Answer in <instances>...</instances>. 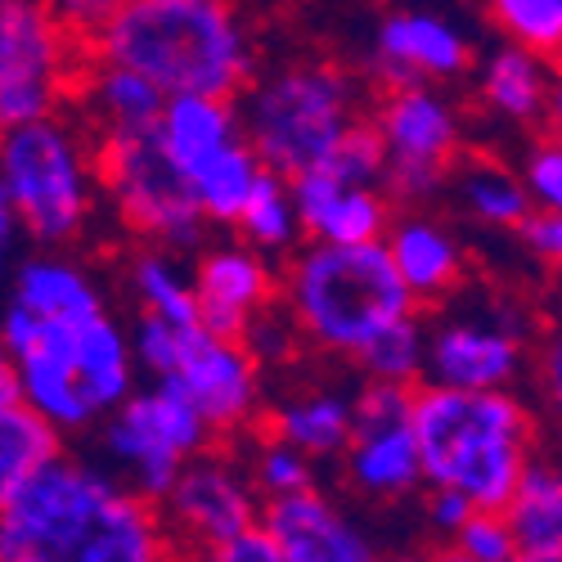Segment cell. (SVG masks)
Masks as SVG:
<instances>
[{
    "mask_svg": "<svg viewBox=\"0 0 562 562\" xmlns=\"http://www.w3.org/2000/svg\"><path fill=\"white\" fill-rule=\"evenodd\" d=\"M0 562H176L158 508L59 450L0 508Z\"/></svg>",
    "mask_w": 562,
    "mask_h": 562,
    "instance_id": "cell-1",
    "label": "cell"
},
{
    "mask_svg": "<svg viewBox=\"0 0 562 562\" xmlns=\"http://www.w3.org/2000/svg\"><path fill=\"white\" fill-rule=\"evenodd\" d=\"M14 401L55 437H81L135 392L131 334L113 311L90 319H36L0 306Z\"/></svg>",
    "mask_w": 562,
    "mask_h": 562,
    "instance_id": "cell-2",
    "label": "cell"
},
{
    "mask_svg": "<svg viewBox=\"0 0 562 562\" xmlns=\"http://www.w3.org/2000/svg\"><path fill=\"white\" fill-rule=\"evenodd\" d=\"M86 41L100 64L145 77L162 100H234L252 77V36L221 0H122Z\"/></svg>",
    "mask_w": 562,
    "mask_h": 562,
    "instance_id": "cell-3",
    "label": "cell"
},
{
    "mask_svg": "<svg viewBox=\"0 0 562 562\" xmlns=\"http://www.w3.org/2000/svg\"><path fill=\"white\" fill-rule=\"evenodd\" d=\"M409 437L432 491H454L477 513H504L531 463V414L513 392L418 387Z\"/></svg>",
    "mask_w": 562,
    "mask_h": 562,
    "instance_id": "cell-4",
    "label": "cell"
},
{
    "mask_svg": "<svg viewBox=\"0 0 562 562\" xmlns=\"http://www.w3.org/2000/svg\"><path fill=\"white\" fill-rule=\"evenodd\" d=\"M0 199L41 248L72 244L100 207L95 139L72 117H41L0 131Z\"/></svg>",
    "mask_w": 562,
    "mask_h": 562,
    "instance_id": "cell-5",
    "label": "cell"
},
{
    "mask_svg": "<svg viewBox=\"0 0 562 562\" xmlns=\"http://www.w3.org/2000/svg\"><path fill=\"white\" fill-rule=\"evenodd\" d=\"M284 297L297 334L338 356H360L379 334L414 315V297L396 279L383 244H306L284 274Z\"/></svg>",
    "mask_w": 562,
    "mask_h": 562,
    "instance_id": "cell-6",
    "label": "cell"
},
{
    "mask_svg": "<svg viewBox=\"0 0 562 562\" xmlns=\"http://www.w3.org/2000/svg\"><path fill=\"white\" fill-rule=\"evenodd\" d=\"M360 122V86L334 64H289L248 86L239 131L261 171L293 180L319 171Z\"/></svg>",
    "mask_w": 562,
    "mask_h": 562,
    "instance_id": "cell-7",
    "label": "cell"
},
{
    "mask_svg": "<svg viewBox=\"0 0 562 562\" xmlns=\"http://www.w3.org/2000/svg\"><path fill=\"white\" fill-rule=\"evenodd\" d=\"M131 360L135 373H149L154 383L176 387L199 409L207 432H239L261 409V369L239 342H225L194 329H171V324L139 315L131 324Z\"/></svg>",
    "mask_w": 562,
    "mask_h": 562,
    "instance_id": "cell-8",
    "label": "cell"
},
{
    "mask_svg": "<svg viewBox=\"0 0 562 562\" xmlns=\"http://www.w3.org/2000/svg\"><path fill=\"white\" fill-rule=\"evenodd\" d=\"M212 441L199 409L167 383L135 387L100 424V468L117 477L131 495L158 504L184 459L203 454Z\"/></svg>",
    "mask_w": 562,
    "mask_h": 562,
    "instance_id": "cell-9",
    "label": "cell"
},
{
    "mask_svg": "<svg viewBox=\"0 0 562 562\" xmlns=\"http://www.w3.org/2000/svg\"><path fill=\"white\" fill-rule=\"evenodd\" d=\"M81 81V41L55 5L0 0V131L59 117Z\"/></svg>",
    "mask_w": 562,
    "mask_h": 562,
    "instance_id": "cell-10",
    "label": "cell"
},
{
    "mask_svg": "<svg viewBox=\"0 0 562 562\" xmlns=\"http://www.w3.org/2000/svg\"><path fill=\"white\" fill-rule=\"evenodd\" d=\"M95 162H100V194L139 239L158 244V252H190L203 244L207 221L199 216L184 180L158 154L154 131L95 139Z\"/></svg>",
    "mask_w": 562,
    "mask_h": 562,
    "instance_id": "cell-11",
    "label": "cell"
},
{
    "mask_svg": "<svg viewBox=\"0 0 562 562\" xmlns=\"http://www.w3.org/2000/svg\"><path fill=\"white\" fill-rule=\"evenodd\" d=\"M158 504H162L158 513L162 531L171 536V544H184L190 553H203V549H216V544H229L257 531L261 508H266L248 468L212 446L194 459H184L171 491Z\"/></svg>",
    "mask_w": 562,
    "mask_h": 562,
    "instance_id": "cell-12",
    "label": "cell"
},
{
    "mask_svg": "<svg viewBox=\"0 0 562 562\" xmlns=\"http://www.w3.org/2000/svg\"><path fill=\"white\" fill-rule=\"evenodd\" d=\"M373 131H379L387 154V171H383L387 190L401 203H428L441 190L450 158L459 154L454 109L428 86L396 90L373 117Z\"/></svg>",
    "mask_w": 562,
    "mask_h": 562,
    "instance_id": "cell-13",
    "label": "cell"
},
{
    "mask_svg": "<svg viewBox=\"0 0 562 562\" xmlns=\"http://www.w3.org/2000/svg\"><path fill=\"white\" fill-rule=\"evenodd\" d=\"M473 64V45L463 27L428 14V10H401L387 14L373 32V72L392 90H414L424 81H450L468 72Z\"/></svg>",
    "mask_w": 562,
    "mask_h": 562,
    "instance_id": "cell-14",
    "label": "cell"
},
{
    "mask_svg": "<svg viewBox=\"0 0 562 562\" xmlns=\"http://www.w3.org/2000/svg\"><path fill=\"white\" fill-rule=\"evenodd\" d=\"M424 373L428 387L446 392H508V383L522 373V334L477 319L441 324L428 338Z\"/></svg>",
    "mask_w": 562,
    "mask_h": 562,
    "instance_id": "cell-15",
    "label": "cell"
},
{
    "mask_svg": "<svg viewBox=\"0 0 562 562\" xmlns=\"http://www.w3.org/2000/svg\"><path fill=\"white\" fill-rule=\"evenodd\" d=\"M194 289V306H199V324L207 334L239 342L248 319L261 315L274 297V274L266 266V257H257L244 244H221L207 248L190 274Z\"/></svg>",
    "mask_w": 562,
    "mask_h": 562,
    "instance_id": "cell-16",
    "label": "cell"
},
{
    "mask_svg": "<svg viewBox=\"0 0 562 562\" xmlns=\"http://www.w3.org/2000/svg\"><path fill=\"white\" fill-rule=\"evenodd\" d=\"M261 531L270 536L284 562H383L369 536L319 491L266 504Z\"/></svg>",
    "mask_w": 562,
    "mask_h": 562,
    "instance_id": "cell-17",
    "label": "cell"
},
{
    "mask_svg": "<svg viewBox=\"0 0 562 562\" xmlns=\"http://www.w3.org/2000/svg\"><path fill=\"white\" fill-rule=\"evenodd\" d=\"M289 199L297 225L324 248H369L383 244L392 225V207L379 190H347L334 176L306 171L289 180Z\"/></svg>",
    "mask_w": 562,
    "mask_h": 562,
    "instance_id": "cell-18",
    "label": "cell"
},
{
    "mask_svg": "<svg viewBox=\"0 0 562 562\" xmlns=\"http://www.w3.org/2000/svg\"><path fill=\"white\" fill-rule=\"evenodd\" d=\"M244 139L239 131V109L234 100H203V95H176L162 104L158 126H154V145L167 158V167L184 180H199L225 149H234Z\"/></svg>",
    "mask_w": 562,
    "mask_h": 562,
    "instance_id": "cell-19",
    "label": "cell"
},
{
    "mask_svg": "<svg viewBox=\"0 0 562 562\" xmlns=\"http://www.w3.org/2000/svg\"><path fill=\"white\" fill-rule=\"evenodd\" d=\"M383 252H387L396 279L405 284V293L414 302L450 293L459 284V274H463V244L441 221L418 216V212H409V216L387 225Z\"/></svg>",
    "mask_w": 562,
    "mask_h": 562,
    "instance_id": "cell-20",
    "label": "cell"
},
{
    "mask_svg": "<svg viewBox=\"0 0 562 562\" xmlns=\"http://www.w3.org/2000/svg\"><path fill=\"white\" fill-rule=\"evenodd\" d=\"M77 95L86 104V117L95 126L100 139H117V135H149L158 126V113H162V95L126 68H113V64H90L81 68V81H77Z\"/></svg>",
    "mask_w": 562,
    "mask_h": 562,
    "instance_id": "cell-21",
    "label": "cell"
},
{
    "mask_svg": "<svg viewBox=\"0 0 562 562\" xmlns=\"http://www.w3.org/2000/svg\"><path fill=\"white\" fill-rule=\"evenodd\" d=\"M504 522L518 553L562 562V463H527L518 491L504 504Z\"/></svg>",
    "mask_w": 562,
    "mask_h": 562,
    "instance_id": "cell-22",
    "label": "cell"
},
{
    "mask_svg": "<svg viewBox=\"0 0 562 562\" xmlns=\"http://www.w3.org/2000/svg\"><path fill=\"white\" fill-rule=\"evenodd\" d=\"M347 473L364 495L396 499L424 482L418 468V446L409 437V424L392 428H356L347 446Z\"/></svg>",
    "mask_w": 562,
    "mask_h": 562,
    "instance_id": "cell-23",
    "label": "cell"
},
{
    "mask_svg": "<svg viewBox=\"0 0 562 562\" xmlns=\"http://www.w3.org/2000/svg\"><path fill=\"white\" fill-rule=\"evenodd\" d=\"M270 428H274V441L293 446L306 459L342 454L351 446V401L338 392L293 396L270 414Z\"/></svg>",
    "mask_w": 562,
    "mask_h": 562,
    "instance_id": "cell-24",
    "label": "cell"
},
{
    "mask_svg": "<svg viewBox=\"0 0 562 562\" xmlns=\"http://www.w3.org/2000/svg\"><path fill=\"white\" fill-rule=\"evenodd\" d=\"M549 64L518 50V45H499L482 64V100L491 104V113L508 117V122H536L544 117L549 104Z\"/></svg>",
    "mask_w": 562,
    "mask_h": 562,
    "instance_id": "cell-25",
    "label": "cell"
},
{
    "mask_svg": "<svg viewBox=\"0 0 562 562\" xmlns=\"http://www.w3.org/2000/svg\"><path fill=\"white\" fill-rule=\"evenodd\" d=\"M59 454V437L19 401L0 405V508H5L45 463Z\"/></svg>",
    "mask_w": 562,
    "mask_h": 562,
    "instance_id": "cell-26",
    "label": "cell"
},
{
    "mask_svg": "<svg viewBox=\"0 0 562 562\" xmlns=\"http://www.w3.org/2000/svg\"><path fill=\"white\" fill-rule=\"evenodd\" d=\"M131 289L139 302V315H154L171 329H194L199 324V306H194V289L190 274L180 270V261L171 252H139L131 261Z\"/></svg>",
    "mask_w": 562,
    "mask_h": 562,
    "instance_id": "cell-27",
    "label": "cell"
},
{
    "mask_svg": "<svg viewBox=\"0 0 562 562\" xmlns=\"http://www.w3.org/2000/svg\"><path fill=\"white\" fill-rule=\"evenodd\" d=\"M257 180H261V162L252 158V149L244 145H234L225 149L199 180H190V199L199 207L203 221L212 225H239L252 190H257Z\"/></svg>",
    "mask_w": 562,
    "mask_h": 562,
    "instance_id": "cell-28",
    "label": "cell"
},
{
    "mask_svg": "<svg viewBox=\"0 0 562 562\" xmlns=\"http://www.w3.org/2000/svg\"><path fill=\"white\" fill-rule=\"evenodd\" d=\"M239 229H244V248H252L257 257H279V252H289L297 244V212H293V199H289V180H279L270 171H261L257 180V190L239 216Z\"/></svg>",
    "mask_w": 562,
    "mask_h": 562,
    "instance_id": "cell-29",
    "label": "cell"
},
{
    "mask_svg": "<svg viewBox=\"0 0 562 562\" xmlns=\"http://www.w3.org/2000/svg\"><path fill=\"white\" fill-rule=\"evenodd\" d=\"M459 199L463 207L473 212L477 221L486 225H508V229H518L536 207L522 190V180L513 176L508 167L499 162H473L463 176H459Z\"/></svg>",
    "mask_w": 562,
    "mask_h": 562,
    "instance_id": "cell-30",
    "label": "cell"
},
{
    "mask_svg": "<svg viewBox=\"0 0 562 562\" xmlns=\"http://www.w3.org/2000/svg\"><path fill=\"white\" fill-rule=\"evenodd\" d=\"M369 373V383H387V387H409L424 379V360H428V334L424 324H418L414 315L392 324L387 334L373 338L360 356H356Z\"/></svg>",
    "mask_w": 562,
    "mask_h": 562,
    "instance_id": "cell-31",
    "label": "cell"
},
{
    "mask_svg": "<svg viewBox=\"0 0 562 562\" xmlns=\"http://www.w3.org/2000/svg\"><path fill=\"white\" fill-rule=\"evenodd\" d=\"M491 23L536 59L562 50V0H495Z\"/></svg>",
    "mask_w": 562,
    "mask_h": 562,
    "instance_id": "cell-32",
    "label": "cell"
},
{
    "mask_svg": "<svg viewBox=\"0 0 562 562\" xmlns=\"http://www.w3.org/2000/svg\"><path fill=\"white\" fill-rule=\"evenodd\" d=\"M319 171L334 176L338 184H347V190H373L387 171V154H383V139L373 131V122H356L334 145V154L324 158Z\"/></svg>",
    "mask_w": 562,
    "mask_h": 562,
    "instance_id": "cell-33",
    "label": "cell"
},
{
    "mask_svg": "<svg viewBox=\"0 0 562 562\" xmlns=\"http://www.w3.org/2000/svg\"><path fill=\"white\" fill-rule=\"evenodd\" d=\"M252 486H257V495H266V504L289 499V495H306V491H315L311 459L297 454L293 446H284V441H274V437H270V441L257 450Z\"/></svg>",
    "mask_w": 562,
    "mask_h": 562,
    "instance_id": "cell-34",
    "label": "cell"
},
{
    "mask_svg": "<svg viewBox=\"0 0 562 562\" xmlns=\"http://www.w3.org/2000/svg\"><path fill=\"white\" fill-rule=\"evenodd\" d=\"M463 562H513L518 558V540H513L504 513H473L459 531H454V549Z\"/></svg>",
    "mask_w": 562,
    "mask_h": 562,
    "instance_id": "cell-35",
    "label": "cell"
},
{
    "mask_svg": "<svg viewBox=\"0 0 562 562\" xmlns=\"http://www.w3.org/2000/svg\"><path fill=\"white\" fill-rule=\"evenodd\" d=\"M239 347L252 356V364H274V360H289L293 347H297V324L289 319V311H261L248 319V329L239 338Z\"/></svg>",
    "mask_w": 562,
    "mask_h": 562,
    "instance_id": "cell-36",
    "label": "cell"
},
{
    "mask_svg": "<svg viewBox=\"0 0 562 562\" xmlns=\"http://www.w3.org/2000/svg\"><path fill=\"white\" fill-rule=\"evenodd\" d=\"M518 180H522V190H527L536 212L562 216V149H553L549 139H544V145H536L527 154V167H522Z\"/></svg>",
    "mask_w": 562,
    "mask_h": 562,
    "instance_id": "cell-37",
    "label": "cell"
},
{
    "mask_svg": "<svg viewBox=\"0 0 562 562\" xmlns=\"http://www.w3.org/2000/svg\"><path fill=\"white\" fill-rule=\"evenodd\" d=\"M409 387H387V383H364L360 396H351V432L356 428H392L409 424Z\"/></svg>",
    "mask_w": 562,
    "mask_h": 562,
    "instance_id": "cell-38",
    "label": "cell"
},
{
    "mask_svg": "<svg viewBox=\"0 0 562 562\" xmlns=\"http://www.w3.org/2000/svg\"><path fill=\"white\" fill-rule=\"evenodd\" d=\"M190 562H284V558H279V549L270 544V536L257 527V531H248L239 540H229V544L190 553Z\"/></svg>",
    "mask_w": 562,
    "mask_h": 562,
    "instance_id": "cell-39",
    "label": "cell"
},
{
    "mask_svg": "<svg viewBox=\"0 0 562 562\" xmlns=\"http://www.w3.org/2000/svg\"><path fill=\"white\" fill-rule=\"evenodd\" d=\"M518 234H522V244H527L540 261L562 266V216H553V212H531V216L518 225Z\"/></svg>",
    "mask_w": 562,
    "mask_h": 562,
    "instance_id": "cell-40",
    "label": "cell"
},
{
    "mask_svg": "<svg viewBox=\"0 0 562 562\" xmlns=\"http://www.w3.org/2000/svg\"><path fill=\"white\" fill-rule=\"evenodd\" d=\"M473 513H477V508L468 504L463 495H454V491H432V495H428V522H432L441 536H454L468 518H473Z\"/></svg>",
    "mask_w": 562,
    "mask_h": 562,
    "instance_id": "cell-41",
    "label": "cell"
},
{
    "mask_svg": "<svg viewBox=\"0 0 562 562\" xmlns=\"http://www.w3.org/2000/svg\"><path fill=\"white\" fill-rule=\"evenodd\" d=\"M540 387H544V401H549L553 418L562 424V329L540 351Z\"/></svg>",
    "mask_w": 562,
    "mask_h": 562,
    "instance_id": "cell-42",
    "label": "cell"
},
{
    "mask_svg": "<svg viewBox=\"0 0 562 562\" xmlns=\"http://www.w3.org/2000/svg\"><path fill=\"white\" fill-rule=\"evenodd\" d=\"M19 248H23V229H19V216H14V207H10L5 199H0V289H5V279H10L14 261L23 257Z\"/></svg>",
    "mask_w": 562,
    "mask_h": 562,
    "instance_id": "cell-43",
    "label": "cell"
},
{
    "mask_svg": "<svg viewBox=\"0 0 562 562\" xmlns=\"http://www.w3.org/2000/svg\"><path fill=\"white\" fill-rule=\"evenodd\" d=\"M544 126H549V145H553V149H562V81H553V90H549Z\"/></svg>",
    "mask_w": 562,
    "mask_h": 562,
    "instance_id": "cell-44",
    "label": "cell"
},
{
    "mask_svg": "<svg viewBox=\"0 0 562 562\" xmlns=\"http://www.w3.org/2000/svg\"><path fill=\"white\" fill-rule=\"evenodd\" d=\"M14 401V379H10V364H5V351H0V405Z\"/></svg>",
    "mask_w": 562,
    "mask_h": 562,
    "instance_id": "cell-45",
    "label": "cell"
},
{
    "mask_svg": "<svg viewBox=\"0 0 562 562\" xmlns=\"http://www.w3.org/2000/svg\"><path fill=\"white\" fill-rule=\"evenodd\" d=\"M396 562H432V558H424V553H405V558H396Z\"/></svg>",
    "mask_w": 562,
    "mask_h": 562,
    "instance_id": "cell-46",
    "label": "cell"
},
{
    "mask_svg": "<svg viewBox=\"0 0 562 562\" xmlns=\"http://www.w3.org/2000/svg\"><path fill=\"white\" fill-rule=\"evenodd\" d=\"M513 562H553V558H531V553H518Z\"/></svg>",
    "mask_w": 562,
    "mask_h": 562,
    "instance_id": "cell-47",
    "label": "cell"
},
{
    "mask_svg": "<svg viewBox=\"0 0 562 562\" xmlns=\"http://www.w3.org/2000/svg\"><path fill=\"white\" fill-rule=\"evenodd\" d=\"M432 562H463L459 553H441V558H432Z\"/></svg>",
    "mask_w": 562,
    "mask_h": 562,
    "instance_id": "cell-48",
    "label": "cell"
},
{
    "mask_svg": "<svg viewBox=\"0 0 562 562\" xmlns=\"http://www.w3.org/2000/svg\"><path fill=\"white\" fill-rule=\"evenodd\" d=\"M558 72H562V50H558ZM558 81H562V77H558Z\"/></svg>",
    "mask_w": 562,
    "mask_h": 562,
    "instance_id": "cell-49",
    "label": "cell"
}]
</instances>
